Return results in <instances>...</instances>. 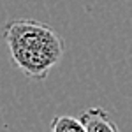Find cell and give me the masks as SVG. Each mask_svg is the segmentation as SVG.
<instances>
[{
    "instance_id": "3957f363",
    "label": "cell",
    "mask_w": 132,
    "mask_h": 132,
    "mask_svg": "<svg viewBox=\"0 0 132 132\" xmlns=\"http://www.w3.org/2000/svg\"><path fill=\"white\" fill-rule=\"evenodd\" d=\"M50 132H86L81 118H74L69 114H56L50 125Z\"/></svg>"
},
{
    "instance_id": "6da1fadb",
    "label": "cell",
    "mask_w": 132,
    "mask_h": 132,
    "mask_svg": "<svg viewBox=\"0 0 132 132\" xmlns=\"http://www.w3.org/2000/svg\"><path fill=\"white\" fill-rule=\"evenodd\" d=\"M11 60L30 81H44L65 55V41L50 27L30 18L9 20L2 28Z\"/></svg>"
},
{
    "instance_id": "7a4b0ae2",
    "label": "cell",
    "mask_w": 132,
    "mask_h": 132,
    "mask_svg": "<svg viewBox=\"0 0 132 132\" xmlns=\"http://www.w3.org/2000/svg\"><path fill=\"white\" fill-rule=\"evenodd\" d=\"M79 118H81L86 132H120L111 113L104 108H97V106L88 108L81 113Z\"/></svg>"
}]
</instances>
